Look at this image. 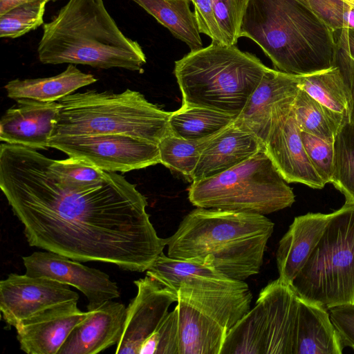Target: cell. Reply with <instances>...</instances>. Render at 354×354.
<instances>
[{"label":"cell","mask_w":354,"mask_h":354,"mask_svg":"<svg viewBox=\"0 0 354 354\" xmlns=\"http://www.w3.org/2000/svg\"><path fill=\"white\" fill-rule=\"evenodd\" d=\"M0 188L30 246L139 272L166 246L150 221L145 196L116 172L96 182L75 181L36 149L4 143Z\"/></svg>","instance_id":"6da1fadb"},{"label":"cell","mask_w":354,"mask_h":354,"mask_svg":"<svg viewBox=\"0 0 354 354\" xmlns=\"http://www.w3.org/2000/svg\"><path fill=\"white\" fill-rule=\"evenodd\" d=\"M274 226L263 214L196 207L165 239L167 256L205 262L244 281L259 272Z\"/></svg>","instance_id":"7a4b0ae2"},{"label":"cell","mask_w":354,"mask_h":354,"mask_svg":"<svg viewBox=\"0 0 354 354\" xmlns=\"http://www.w3.org/2000/svg\"><path fill=\"white\" fill-rule=\"evenodd\" d=\"M241 37L257 44L283 73L305 75L333 66L334 32L308 0H250Z\"/></svg>","instance_id":"3957f363"},{"label":"cell","mask_w":354,"mask_h":354,"mask_svg":"<svg viewBox=\"0 0 354 354\" xmlns=\"http://www.w3.org/2000/svg\"><path fill=\"white\" fill-rule=\"evenodd\" d=\"M45 64H72L142 71L140 45L121 31L103 0H68L43 26L37 48Z\"/></svg>","instance_id":"277c9868"},{"label":"cell","mask_w":354,"mask_h":354,"mask_svg":"<svg viewBox=\"0 0 354 354\" xmlns=\"http://www.w3.org/2000/svg\"><path fill=\"white\" fill-rule=\"evenodd\" d=\"M268 67L236 45L212 43L175 62L183 106L211 109L236 118Z\"/></svg>","instance_id":"5b68a950"},{"label":"cell","mask_w":354,"mask_h":354,"mask_svg":"<svg viewBox=\"0 0 354 354\" xmlns=\"http://www.w3.org/2000/svg\"><path fill=\"white\" fill-rule=\"evenodd\" d=\"M57 102L59 109L51 137L120 134L158 145L171 132V112L160 109L138 91H87Z\"/></svg>","instance_id":"8992f818"},{"label":"cell","mask_w":354,"mask_h":354,"mask_svg":"<svg viewBox=\"0 0 354 354\" xmlns=\"http://www.w3.org/2000/svg\"><path fill=\"white\" fill-rule=\"evenodd\" d=\"M180 354H221L227 334L250 310L244 281L193 279L177 291Z\"/></svg>","instance_id":"52a82bcc"},{"label":"cell","mask_w":354,"mask_h":354,"mask_svg":"<svg viewBox=\"0 0 354 354\" xmlns=\"http://www.w3.org/2000/svg\"><path fill=\"white\" fill-rule=\"evenodd\" d=\"M287 183L264 147L225 171L193 181L188 198L196 207L266 215L294 203Z\"/></svg>","instance_id":"ba28073f"},{"label":"cell","mask_w":354,"mask_h":354,"mask_svg":"<svg viewBox=\"0 0 354 354\" xmlns=\"http://www.w3.org/2000/svg\"><path fill=\"white\" fill-rule=\"evenodd\" d=\"M298 297L326 309L354 304V204L330 214L324 233L290 285Z\"/></svg>","instance_id":"9c48e42d"},{"label":"cell","mask_w":354,"mask_h":354,"mask_svg":"<svg viewBox=\"0 0 354 354\" xmlns=\"http://www.w3.org/2000/svg\"><path fill=\"white\" fill-rule=\"evenodd\" d=\"M299 297L279 278L227 334L221 354H294Z\"/></svg>","instance_id":"30bf717a"},{"label":"cell","mask_w":354,"mask_h":354,"mask_svg":"<svg viewBox=\"0 0 354 354\" xmlns=\"http://www.w3.org/2000/svg\"><path fill=\"white\" fill-rule=\"evenodd\" d=\"M49 147L102 170L127 172L160 163L157 144L127 135L58 136Z\"/></svg>","instance_id":"8fae6325"},{"label":"cell","mask_w":354,"mask_h":354,"mask_svg":"<svg viewBox=\"0 0 354 354\" xmlns=\"http://www.w3.org/2000/svg\"><path fill=\"white\" fill-rule=\"evenodd\" d=\"M294 100H286L273 110L270 129L264 144L266 151L288 183H299L320 189L326 183L304 149L292 111Z\"/></svg>","instance_id":"7c38bea8"},{"label":"cell","mask_w":354,"mask_h":354,"mask_svg":"<svg viewBox=\"0 0 354 354\" xmlns=\"http://www.w3.org/2000/svg\"><path fill=\"white\" fill-rule=\"evenodd\" d=\"M78 299L69 285L46 277L11 273L0 281L1 316L15 328L46 310Z\"/></svg>","instance_id":"4fadbf2b"},{"label":"cell","mask_w":354,"mask_h":354,"mask_svg":"<svg viewBox=\"0 0 354 354\" xmlns=\"http://www.w3.org/2000/svg\"><path fill=\"white\" fill-rule=\"evenodd\" d=\"M27 275L41 277L72 286L87 298V310L120 297L117 283L109 276L62 254L45 250L22 257Z\"/></svg>","instance_id":"5bb4252c"},{"label":"cell","mask_w":354,"mask_h":354,"mask_svg":"<svg viewBox=\"0 0 354 354\" xmlns=\"http://www.w3.org/2000/svg\"><path fill=\"white\" fill-rule=\"evenodd\" d=\"M133 282L138 291L126 308L123 333L115 354H138L142 344L169 313L171 304L178 300L176 292L148 275Z\"/></svg>","instance_id":"9a60e30c"},{"label":"cell","mask_w":354,"mask_h":354,"mask_svg":"<svg viewBox=\"0 0 354 354\" xmlns=\"http://www.w3.org/2000/svg\"><path fill=\"white\" fill-rule=\"evenodd\" d=\"M6 110L0 122V140L34 149L49 148L59 109L57 102L17 100Z\"/></svg>","instance_id":"2e32d148"},{"label":"cell","mask_w":354,"mask_h":354,"mask_svg":"<svg viewBox=\"0 0 354 354\" xmlns=\"http://www.w3.org/2000/svg\"><path fill=\"white\" fill-rule=\"evenodd\" d=\"M88 315L77 301L59 304L32 317L15 329L20 349L28 354H58L72 330Z\"/></svg>","instance_id":"e0dca14e"},{"label":"cell","mask_w":354,"mask_h":354,"mask_svg":"<svg viewBox=\"0 0 354 354\" xmlns=\"http://www.w3.org/2000/svg\"><path fill=\"white\" fill-rule=\"evenodd\" d=\"M299 90L297 75L268 68L233 124L254 134L264 145L273 110L279 104L295 97Z\"/></svg>","instance_id":"ac0fdd59"},{"label":"cell","mask_w":354,"mask_h":354,"mask_svg":"<svg viewBox=\"0 0 354 354\" xmlns=\"http://www.w3.org/2000/svg\"><path fill=\"white\" fill-rule=\"evenodd\" d=\"M124 304L108 300L95 309L71 332L58 354H96L118 344L126 318Z\"/></svg>","instance_id":"d6986e66"},{"label":"cell","mask_w":354,"mask_h":354,"mask_svg":"<svg viewBox=\"0 0 354 354\" xmlns=\"http://www.w3.org/2000/svg\"><path fill=\"white\" fill-rule=\"evenodd\" d=\"M330 214L308 213L295 218L276 253L279 279L290 286L320 240Z\"/></svg>","instance_id":"ffe728a7"},{"label":"cell","mask_w":354,"mask_h":354,"mask_svg":"<svg viewBox=\"0 0 354 354\" xmlns=\"http://www.w3.org/2000/svg\"><path fill=\"white\" fill-rule=\"evenodd\" d=\"M265 146L254 134L233 123L214 136L202 151L192 181L216 176L244 162Z\"/></svg>","instance_id":"44dd1931"},{"label":"cell","mask_w":354,"mask_h":354,"mask_svg":"<svg viewBox=\"0 0 354 354\" xmlns=\"http://www.w3.org/2000/svg\"><path fill=\"white\" fill-rule=\"evenodd\" d=\"M324 307L299 297L294 354H342L344 344Z\"/></svg>","instance_id":"7402d4cb"},{"label":"cell","mask_w":354,"mask_h":354,"mask_svg":"<svg viewBox=\"0 0 354 354\" xmlns=\"http://www.w3.org/2000/svg\"><path fill=\"white\" fill-rule=\"evenodd\" d=\"M97 79L70 64L61 73L49 77L13 80L4 86L7 95L15 100L30 99L40 102H57L77 89L91 84Z\"/></svg>","instance_id":"603a6c76"},{"label":"cell","mask_w":354,"mask_h":354,"mask_svg":"<svg viewBox=\"0 0 354 354\" xmlns=\"http://www.w3.org/2000/svg\"><path fill=\"white\" fill-rule=\"evenodd\" d=\"M299 87L317 102L350 122L353 109L352 91L339 68L298 75Z\"/></svg>","instance_id":"cb8c5ba5"},{"label":"cell","mask_w":354,"mask_h":354,"mask_svg":"<svg viewBox=\"0 0 354 354\" xmlns=\"http://www.w3.org/2000/svg\"><path fill=\"white\" fill-rule=\"evenodd\" d=\"M167 28L191 50L203 48L194 12L190 10L191 0H131Z\"/></svg>","instance_id":"d4e9b609"},{"label":"cell","mask_w":354,"mask_h":354,"mask_svg":"<svg viewBox=\"0 0 354 354\" xmlns=\"http://www.w3.org/2000/svg\"><path fill=\"white\" fill-rule=\"evenodd\" d=\"M236 118L205 107L181 106L171 112L169 129L174 135L187 140L213 137L231 125Z\"/></svg>","instance_id":"484cf974"},{"label":"cell","mask_w":354,"mask_h":354,"mask_svg":"<svg viewBox=\"0 0 354 354\" xmlns=\"http://www.w3.org/2000/svg\"><path fill=\"white\" fill-rule=\"evenodd\" d=\"M292 111L301 131L334 142L339 128L347 121L345 118L313 98L299 88L292 104Z\"/></svg>","instance_id":"4316f807"},{"label":"cell","mask_w":354,"mask_h":354,"mask_svg":"<svg viewBox=\"0 0 354 354\" xmlns=\"http://www.w3.org/2000/svg\"><path fill=\"white\" fill-rule=\"evenodd\" d=\"M147 275L176 293L182 283L193 279L230 278L205 262L173 259L163 252L147 270Z\"/></svg>","instance_id":"83f0119b"},{"label":"cell","mask_w":354,"mask_h":354,"mask_svg":"<svg viewBox=\"0 0 354 354\" xmlns=\"http://www.w3.org/2000/svg\"><path fill=\"white\" fill-rule=\"evenodd\" d=\"M333 146L330 183L345 196V203L354 204V120L339 128Z\"/></svg>","instance_id":"f1b7e54d"},{"label":"cell","mask_w":354,"mask_h":354,"mask_svg":"<svg viewBox=\"0 0 354 354\" xmlns=\"http://www.w3.org/2000/svg\"><path fill=\"white\" fill-rule=\"evenodd\" d=\"M213 137L187 140L170 132L158 144L160 163L192 181L201 154Z\"/></svg>","instance_id":"f546056e"},{"label":"cell","mask_w":354,"mask_h":354,"mask_svg":"<svg viewBox=\"0 0 354 354\" xmlns=\"http://www.w3.org/2000/svg\"><path fill=\"white\" fill-rule=\"evenodd\" d=\"M47 3L43 0L29 1L0 15V37L18 38L44 24Z\"/></svg>","instance_id":"4dcf8cb0"},{"label":"cell","mask_w":354,"mask_h":354,"mask_svg":"<svg viewBox=\"0 0 354 354\" xmlns=\"http://www.w3.org/2000/svg\"><path fill=\"white\" fill-rule=\"evenodd\" d=\"M138 354H180L178 315L176 308L141 346Z\"/></svg>","instance_id":"1f68e13d"},{"label":"cell","mask_w":354,"mask_h":354,"mask_svg":"<svg viewBox=\"0 0 354 354\" xmlns=\"http://www.w3.org/2000/svg\"><path fill=\"white\" fill-rule=\"evenodd\" d=\"M250 0H212L225 44L236 45L243 17Z\"/></svg>","instance_id":"d6a6232c"},{"label":"cell","mask_w":354,"mask_h":354,"mask_svg":"<svg viewBox=\"0 0 354 354\" xmlns=\"http://www.w3.org/2000/svg\"><path fill=\"white\" fill-rule=\"evenodd\" d=\"M301 138L307 156L318 175L326 184L330 183L334 158L333 142L304 131H301Z\"/></svg>","instance_id":"836d02e7"},{"label":"cell","mask_w":354,"mask_h":354,"mask_svg":"<svg viewBox=\"0 0 354 354\" xmlns=\"http://www.w3.org/2000/svg\"><path fill=\"white\" fill-rule=\"evenodd\" d=\"M315 14L334 32L354 28V8L342 0H308Z\"/></svg>","instance_id":"e575fe53"},{"label":"cell","mask_w":354,"mask_h":354,"mask_svg":"<svg viewBox=\"0 0 354 354\" xmlns=\"http://www.w3.org/2000/svg\"><path fill=\"white\" fill-rule=\"evenodd\" d=\"M50 166L60 176L79 182H96L104 178L109 171L86 162L69 157L64 160L49 158Z\"/></svg>","instance_id":"d590c367"},{"label":"cell","mask_w":354,"mask_h":354,"mask_svg":"<svg viewBox=\"0 0 354 354\" xmlns=\"http://www.w3.org/2000/svg\"><path fill=\"white\" fill-rule=\"evenodd\" d=\"M194 6V15L198 30L209 36L213 43L225 44L218 24L212 0H191Z\"/></svg>","instance_id":"8d00e7d4"},{"label":"cell","mask_w":354,"mask_h":354,"mask_svg":"<svg viewBox=\"0 0 354 354\" xmlns=\"http://www.w3.org/2000/svg\"><path fill=\"white\" fill-rule=\"evenodd\" d=\"M328 310L331 322L344 346L354 350V304H343Z\"/></svg>","instance_id":"74e56055"},{"label":"cell","mask_w":354,"mask_h":354,"mask_svg":"<svg viewBox=\"0 0 354 354\" xmlns=\"http://www.w3.org/2000/svg\"><path fill=\"white\" fill-rule=\"evenodd\" d=\"M335 35L336 41L333 65L337 66L348 84L353 96L354 102V60L349 56L342 39ZM354 120V105L350 121Z\"/></svg>","instance_id":"f35d334b"},{"label":"cell","mask_w":354,"mask_h":354,"mask_svg":"<svg viewBox=\"0 0 354 354\" xmlns=\"http://www.w3.org/2000/svg\"><path fill=\"white\" fill-rule=\"evenodd\" d=\"M339 35L342 39L349 56L354 60V28L340 30Z\"/></svg>","instance_id":"ab89813d"},{"label":"cell","mask_w":354,"mask_h":354,"mask_svg":"<svg viewBox=\"0 0 354 354\" xmlns=\"http://www.w3.org/2000/svg\"><path fill=\"white\" fill-rule=\"evenodd\" d=\"M36 0H0V15H3L10 9L21 4ZM46 3L55 2L58 0H43Z\"/></svg>","instance_id":"60d3db41"},{"label":"cell","mask_w":354,"mask_h":354,"mask_svg":"<svg viewBox=\"0 0 354 354\" xmlns=\"http://www.w3.org/2000/svg\"><path fill=\"white\" fill-rule=\"evenodd\" d=\"M354 8V0H342Z\"/></svg>","instance_id":"b9f144b4"}]
</instances>
